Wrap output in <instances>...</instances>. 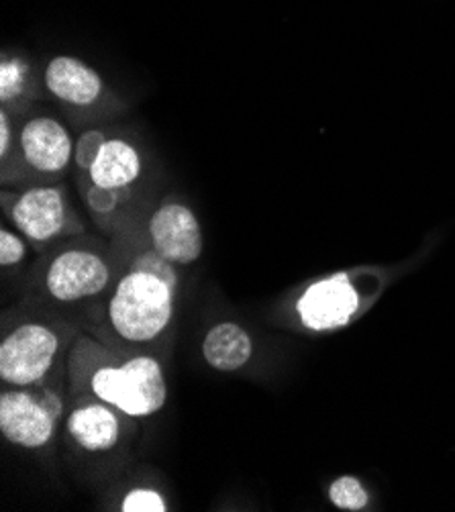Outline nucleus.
I'll return each instance as SVG.
<instances>
[{
  "mask_svg": "<svg viewBox=\"0 0 455 512\" xmlns=\"http://www.w3.org/2000/svg\"><path fill=\"white\" fill-rule=\"evenodd\" d=\"M172 313L174 286L143 270L123 276L109 302V323L127 343L158 339L168 329Z\"/></svg>",
  "mask_w": 455,
  "mask_h": 512,
  "instance_id": "obj_1",
  "label": "nucleus"
},
{
  "mask_svg": "<svg viewBox=\"0 0 455 512\" xmlns=\"http://www.w3.org/2000/svg\"><path fill=\"white\" fill-rule=\"evenodd\" d=\"M88 386L96 400L133 419L160 413L168 400L164 368L151 355L129 357L119 366H100L90 374Z\"/></svg>",
  "mask_w": 455,
  "mask_h": 512,
  "instance_id": "obj_2",
  "label": "nucleus"
},
{
  "mask_svg": "<svg viewBox=\"0 0 455 512\" xmlns=\"http://www.w3.org/2000/svg\"><path fill=\"white\" fill-rule=\"evenodd\" d=\"M60 335L43 323H25L0 343V378L17 388L37 384L52 370Z\"/></svg>",
  "mask_w": 455,
  "mask_h": 512,
  "instance_id": "obj_3",
  "label": "nucleus"
},
{
  "mask_svg": "<svg viewBox=\"0 0 455 512\" xmlns=\"http://www.w3.org/2000/svg\"><path fill=\"white\" fill-rule=\"evenodd\" d=\"M149 239L164 260L178 266L194 264L200 255L205 241H202V229L186 204L182 202H164L149 219Z\"/></svg>",
  "mask_w": 455,
  "mask_h": 512,
  "instance_id": "obj_4",
  "label": "nucleus"
},
{
  "mask_svg": "<svg viewBox=\"0 0 455 512\" xmlns=\"http://www.w3.org/2000/svg\"><path fill=\"white\" fill-rule=\"evenodd\" d=\"M109 266L88 249L62 251L45 276V286L60 302H78L96 296L109 286Z\"/></svg>",
  "mask_w": 455,
  "mask_h": 512,
  "instance_id": "obj_5",
  "label": "nucleus"
},
{
  "mask_svg": "<svg viewBox=\"0 0 455 512\" xmlns=\"http://www.w3.org/2000/svg\"><path fill=\"white\" fill-rule=\"evenodd\" d=\"M54 415L43 398L25 390H11L0 396V431L13 445L25 449L45 447L56 431Z\"/></svg>",
  "mask_w": 455,
  "mask_h": 512,
  "instance_id": "obj_6",
  "label": "nucleus"
},
{
  "mask_svg": "<svg viewBox=\"0 0 455 512\" xmlns=\"http://www.w3.org/2000/svg\"><path fill=\"white\" fill-rule=\"evenodd\" d=\"M15 227L35 243L58 237L68 223L66 194L58 186H33L15 196L11 207Z\"/></svg>",
  "mask_w": 455,
  "mask_h": 512,
  "instance_id": "obj_7",
  "label": "nucleus"
},
{
  "mask_svg": "<svg viewBox=\"0 0 455 512\" xmlns=\"http://www.w3.org/2000/svg\"><path fill=\"white\" fill-rule=\"evenodd\" d=\"M358 306L360 296L356 288L349 284L347 276L339 274L307 288V292L298 298L296 311L305 327L327 331L343 327L358 311Z\"/></svg>",
  "mask_w": 455,
  "mask_h": 512,
  "instance_id": "obj_8",
  "label": "nucleus"
},
{
  "mask_svg": "<svg viewBox=\"0 0 455 512\" xmlns=\"http://www.w3.org/2000/svg\"><path fill=\"white\" fill-rule=\"evenodd\" d=\"M19 145L27 166L43 176L62 174L76 147L70 131L54 117L29 119L19 133Z\"/></svg>",
  "mask_w": 455,
  "mask_h": 512,
  "instance_id": "obj_9",
  "label": "nucleus"
},
{
  "mask_svg": "<svg viewBox=\"0 0 455 512\" xmlns=\"http://www.w3.org/2000/svg\"><path fill=\"white\" fill-rule=\"evenodd\" d=\"M43 82L58 100L72 107H90L105 92V82L100 74L72 56H56L49 60Z\"/></svg>",
  "mask_w": 455,
  "mask_h": 512,
  "instance_id": "obj_10",
  "label": "nucleus"
},
{
  "mask_svg": "<svg viewBox=\"0 0 455 512\" xmlns=\"http://www.w3.org/2000/svg\"><path fill=\"white\" fill-rule=\"evenodd\" d=\"M68 433L90 453L111 451L121 437V423L113 406L98 400L76 406L68 419Z\"/></svg>",
  "mask_w": 455,
  "mask_h": 512,
  "instance_id": "obj_11",
  "label": "nucleus"
},
{
  "mask_svg": "<svg viewBox=\"0 0 455 512\" xmlns=\"http://www.w3.org/2000/svg\"><path fill=\"white\" fill-rule=\"evenodd\" d=\"M139 151L125 139H107L103 151L88 170L92 186L127 192L141 176Z\"/></svg>",
  "mask_w": 455,
  "mask_h": 512,
  "instance_id": "obj_12",
  "label": "nucleus"
},
{
  "mask_svg": "<svg viewBox=\"0 0 455 512\" xmlns=\"http://www.w3.org/2000/svg\"><path fill=\"white\" fill-rule=\"evenodd\" d=\"M254 353V341L237 323H221L213 327L202 341V357L219 372L241 370Z\"/></svg>",
  "mask_w": 455,
  "mask_h": 512,
  "instance_id": "obj_13",
  "label": "nucleus"
},
{
  "mask_svg": "<svg viewBox=\"0 0 455 512\" xmlns=\"http://www.w3.org/2000/svg\"><path fill=\"white\" fill-rule=\"evenodd\" d=\"M331 502L343 510H362L368 504V492L364 486L351 476L335 480L329 488Z\"/></svg>",
  "mask_w": 455,
  "mask_h": 512,
  "instance_id": "obj_14",
  "label": "nucleus"
},
{
  "mask_svg": "<svg viewBox=\"0 0 455 512\" xmlns=\"http://www.w3.org/2000/svg\"><path fill=\"white\" fill-rule=\"evenodd\" d=\"M27 88V66L13 58V60H3V66H0V98L3 102L15 100L23 94Z\"/></svg>",
  "mask_w": 455,
  "mask_h": 512,
  "instance_id": "obj_15",
  "label": "nucleus"
},
{
  "mask_svg": "<svg viewBox=\"0 0 455 512\" xmlns=\"http://www.w3.org/2000/svg\"><path fill=\"white\" fill-rule=\"evenodd\" d=\"M105 143H107V137H105L103 131H98V129L86 131L78 139V143L74 147V162H76V166L88 172L92 168V164L96 162L98 153L103 151Z\"/></svg>",
  "mask_w": 455,
  "mask_h": 512,
  "instance_id": "obj_16",
  "label": "nucleus"
},
{
  "mask_svg": "<svg viewBox=\"0 0 455 512\" xmlns=\"http://www.w3.org/2000/svg\"><path fill=\"white\" fill-rule=\"evenodd\" d=\"M123 512H166V500L160 492L149 488H137L131 490L121 504Z\"/></svg>",
  "mask_w": 455,
  "mask_h": 512,
  "instance_id": "obj_17",
  "label": "nucleus"
},
{
  "mask_svg": "<svg viewBox=\"0 0 455 512\" xmlns=\"http://www.w3.org/2000/svg\"><path fill=\"white\" fill-rule=\"evenodd\" d=\"M25 255H27L25 241L17 233H13L5 227L0 229V264H3L5 268L15 266L25 258Z\"/></svg>",
  "mask_w": 455,
  "mask_h": 512,
  "instance_id": "obj_18",
  "label": "nucleus"
},
{
  "mask_svg": "<svg viewBox=\"0 0 455 512\" xmlns=\"http://www.w3.org/2000/svg\"><path fill=\"white\" fill-rule=\"evenodd\" d=\"M121 200H123V192L109 190V188H100V186H92L88 190V194H86L88 207L96 215H111V213H115Z\"/></svg>",
  "mask_w": 455,
  "mask_h": 512,
  "instance_id": "obj_19",
  "label": "nucleus"
},
{
  "mask_svg": "<svg viewBox=\"0 0 455 512\" xmlns=\"http://www.w3.org/2000/svg\"><path fill=\"white\" fill-rule=\"evenodd\" d=\"M133 270H143V272H151L160 278H164L168 284H172L176 288V274L172 270V264L168 260H164L162 255L154 249L151 253H143L135 260Z\"/></svg>",
  "mask_w": 455,
  "mask_h": 512,
  "instance_id": "obj_20",
  "label": "nucleus"
},
{
  "mask_svg": "<svg viewBox=\"0 0 455 512\" xmlns=\"http://www.w3.org/2000/svg\"><path fill=\"white\" fill-rule=\"evenodd\" d=\"M11 149H13V127L7 111L3 109L0 111V156H3V160H7Z\"/></svg>",
  "mask_w": 455,
  "mask_h": 512,
  "instance_id": "obj_21",
  "label": "nucleus"
}]
</instances>
